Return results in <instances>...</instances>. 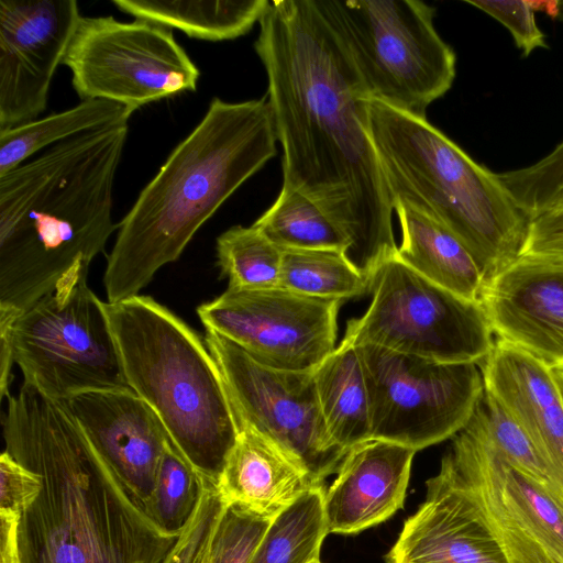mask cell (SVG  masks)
Instances as JSON below:
<instances>
[{"label": "cell", "mask_w": 563, "mask_h": 563, "mask_svg": "<svg viewBox=\"0 0 563 563\" xmlns=\"http://www.w3.org/2000/svg\"><path fill=\"white\" fill-rule=\"evenodd\" d=\"M254 47L283 150V187L312 200L369 280L397 252L366 86L319 0L269 1Z\"/></svg>", "instance_id": "1"}, {"label": "cell", "mask_w": 563, "mask_h": 563, "mask_svg": "<svg viewBox=\"0 0 563 563\" xmlns=\"http://www.w3.org/2000/svg\"><path fill=\"white\" fill-rule=\"evenodd\" d=\"M5 451L42 488L19 527L20 563H165L162 530L92 446L64 400L23 382L8 397Z\"/></svg>", "instance_id": "2"}, {"label": "cell", "mask_w": 563, "mask_h": 563, "mask_svg": "<svg viewBox=\"0 0 563 563\" xmlns=\"http://www.w3.org/2000/svg\"><path fill=\"white\" fill-rule=\"evenodd\" d=\"M128 123L49 146L0 175V325L89 267L119 223L112 192Z\"/></svg>", "instance_id": "3"}, {"label": "cell", "mask_w": 563, "mask_h": 563, "mask_svg": "<svg viewBox=\"0 0 563 563\" xmlns=\"http://www.w3.org/2000/svg\"><path fill=\"white\" fill-rule=\"evenodd\" d=\"M277 141L267 97L213 98L119 222L103 275L107 302L140 295L177 261L224 201L276 155Z\"/></svg>", "instance_id": "4"}, {"label": "cell", "mask_w": 563, "mask_h": 563, "mask_svg": "<svg viewBox=\"0 0 563 563\" xmlns=\"http://www.w3.org/2000/svg\"><path fill=\"white\" fill-rule=\"evenodd\" d=\"M368 126L391 199L450 230L485 282L520 256L530 218L496 173L427 119L374 99L368 102Z\"/></svg>", "instance_id": "5"}, {"label": "cell", "mask_w": 563, "mask_h": 563, "mask_svg": "<svg viewBox=\"0 0 563 563\" xmlns=\"http://www.w3.org/2000/svg\"><path fill=\"white\" fill-rule=\"evenodd\" d=\"M106 310L129 387L154 410L184 459L217 485L240 421L207 344L152 297L106 301Z\"/></svg>", "instance_id": "6"}, {"label": "cell", "mask_w": 563, "mask_h": 563, "mask_svg": "<svg viewBox=\"0 0 563 563\" xmlns=\"http://www.w3.org/2000/svg\"><path fill=\"white\" fill-rule=\"evenodd\" d=\"M346 45L371 99L426 118L455 78L456 56L420 0H319Z\"/></svg>", "instance_id": "7"}, {"label": "cell", "mask_w": 563, "mask_h": 563, "mask_svg": "<svg viewBox=\"0 0 563 563\" xmlns=\"http://www.w3.org/2000/svg\"><path fill=\"white\" fill-rule=\"evenodd\" d=\"M87 277L66 283L0 327L1 349L11 353L23 382L54 399L129 387L106 302Z\"/></svg>", "instance_id": "8"}, {"label": "cell", "mask_w": 563, "mask_h": 563, "mask_svg": "<svg viewBox=\"0 0 563 563\" xmlns=\"http://www.w3.org/2000/svg\"><path fill=\"white\" fill-rule=\"evenodd\" d=\"M371 303L346 324L343 341L442 363H481L495 340L479 301L428 280L396 256L371 278Z\"/></svg>", "instance_id": "9"}, {"label": "cell", "mask_w": 563, "mask_h": 563, "mask_svg": "<svg viewBox=\"0 0 563 563\" xmlns=\"http://www.w3.org/2000/svg\"><path fill=\"white\" fill-rule=\"evenodd\" d=\"M368 391L371 437L416 451L453 438L484 395L478 363H442L373 344L354 346Z\"/></svg>", "instance_id": "10"}, {"label": "cell", "mask_w": 563, "mask_h": 563, "mask_svg": "<svg viewBox=\"0 0 563 563\" xmlns=\"http://www.w3.org/2000/svg\"><path fill=\"white\" fill-rule=\"evenodd\" d=\"M63 64L81 98L104 99L133 112L154 101L195 91L199 69L173 30L135 19L81 16Z\"/></svg>", "instance_id": "11"}, {"label": "cell", "mask_w": 563, "mask_h": 563, "mask_svg": "<svg viewBox=\"0 0 563 563\" xmlns=\"http://www.w3.org/2000/svg\"><path fill=\"white\" fill-rule=\"evenodd\" d=\"M240 423L273 441L316 485L338 472L346 452L331 439L311 372L266 366L229 339L206 329Z\"/></svg>", "instance_id": "12"}, {"label": "cell", "mask_w": 563, "mask_h": 563, "mask_svg": "<svg viewBox=\"0 0 563 563\" xmlns=\"http://www.w3.org/2000/svg\"><path fill=\"white\" fill-rule=\"evenodd\" d=\"M340 300L282 287L228 288L197 314L211 330L260 363L282 371H314L335 349Z\"/></svg>", "instance_id": "13"}, {"label": "cell", "mask_w": 563, "mask_h": 563, "mask_svg": "<svg viewBox=\"0 0 563 563\" xmlns=\"http://www.w3.org/2000/svg\"><path fill=\"white\" fill-rule=\"evenodd\" d=\"M445 455L478 498L512 563H563V498L507 460L474 413Z\"/></svg>", "instance_id": "14"}, {"label": "cell", "mask_w": 563, "mask_h": 563, "mask_svg": "<svg viewBox=\"0 0 563 563\" xmlns=\"http://www.w3.org/2000/svg\"><path fill=\"white\" fill-rule=\"evenodd\" d=\"M80 19L75 0H0V131L32 122L46 109Z\"/></svg>", "instance_id": "15"}, {"label": "cell", "mask_w": 563, "mask_h": 563, "mask_svg": "<svg viewBox=\"0 0 563 563\" xmlns=\"http://www.w3.org/2000/svg\"><path fill=\"white\" fill-rule=\"evenodd\" d=\"M426 486L423 503L405 520L386 563H512L478 498L446 455Z\"/></svg>", "instance_id": "16"}, {"label": "cell", "mask_w": 563, "mask_h": 563, "mask_svg": "<svg viewBox=\"0 0 563 563\" xmlns=\"http://www.w3.org/2000/svg\"><path fill=\"white\" fill-rule=\"evenodd\" d=\"M64 401L92 446L146 511L172 442L157 415L129 387L84 391Z\"/></svg>", "instance_id": "17"}, {"label": "cell", "mask_w": 563, "mask_h": 563, "mask_svg": "<svg viewBox=\"0 0 563 563\" xmlns=\"http://www.w3.org/2000/svg\"><path fill=\"white\" fill-rule=\"evenodd\" d=\"M494 334L563 368V264L519 256L485 282L479 296Z\"/></svg>", "instance_id": "18"}, {"label": "cell", "mask_w": 563, "mask_h": 563, "mask_svg": "<svg viewBox=\"0 0 563 563\" xmlns=\"http://www.w3.org/2000/svg\"><path fill=\"white\" fill-rule=\"evenodd\" d=\"M479 366L485 391L529 437L563 498V397L554 371L500 339Z\"/></svg>", "instance_id": "19"}, {"label": "cell", "mask_w": 563, "mask_h": 563, "mask_svg": "<svg viewBox=\"0 0 563 563\" xmlns=\"http://www.w3.org/2000/svg\"><path fill=\"white\" fill-rule=\"evenodd\" d=\"M416 450L383 440L350 449L324 493L327 532L352 534L389 519L404 507Z\"/></svg>", "instance_id": "20"}, {"label": "cell", "mask_w": 563, "mask_h": 563, "mask_svg": "<svg viewBox=\"0 0 563 563\" xmlns=\"http://www.w3.org/2000/svg\"><path fill=\"white\" fill-rule=\"evenodd\" d=\"M317 486L273 441L240 423L217 488L227 505L274 519Z\"/></svg>", "instance_id": "21"}, {"label": "cell", "mask_w": 563, "mask_h": 563, "mask_svg": "<svg viewBox=\"0 0 563 563\" xmlns=\"http://www.w3.org/2000/svg\"><path fill=\"white\" fill-rule=\"evenodd\" d=\"M401 228L396 257L428 280L479 301L485 279L462 242L444 225L400 200H393Z\"/></svg>", "instance_id": "22"}, {"label": "cell", "mask_w": 563, "mask_h": 563, "mask_svg": "<svg viewBox=\"0 0 563 563\" xmlns=\"http://www.w3.org/2000/svg\"><path fill=\"white\" fill-rule=\"evenodd\" d=\"M313 378L333 442L347 452L372 440L368 391L356 349L342 340L313 371Z\"/></svg>", "instance_id": "23"}, {"label": "cell", "mask_w": 563, "mask_h": 563, "mask_svg": "<svg viewBox=\"0 0 563 563\" xmlns=\"http://www.w3.org/2000/svg\"><path fill=\"white\" fill-rule=\"evenodd\" d=\"M267 0L246 1H145L113 0L122 12L135 19L177 29L189 37L206 41L233 40L260 22Z\"/></svg>", "instance_id": "24"}, {"label": "cell", "mask_w": 563, "mask_h": 563, "mask_svg": "<svg viewBox=\"0 0 563 563\" xmlns=\"http://www.w3.org/2000/svg\"><path fill=\"white\" fill-rule=\"evenodd\" d=\"M132 113L118 102L87 99L65 111L0 131V175L47 146L103 126L128 123Z\"/></svg>", "instance_id": "25"}, {"label": "cell", "mask_w": 563, "mask_h": 563, "mask_svg": "<svg viewBox=\"0 0 563 563\" xmlns=\"http://www.w3.org/2000/svg\"><path fill=\"white\" fill-rule=\"evenodd\" d=\"M323 485L306 490L271 522L250 563H319L327 528Z\"/></svg>", "instance_id": "26"}, {"label": "cell", "mask_w": 563, "mask_h": 563, "mask_svg": "<svg viewBox=\"0 0 563 563\" xmlns=\"http://www.w3.org/2000/svg\"><path fill=\"white\" fill-rule=\"evenodd\" d=\"M278 287L302 295L345 300L369 292L371 280L343 250H283Z\"/></svg>", "instance_id": "27"}, {"label": "cell", "mask_w": 563, "mask_h": 563, "mask_svg": "<svg viewBox=\"0 0 563 563\" xmlns=\"http://www.w3.org/2000/svg\"><path fill=\"white\" fill-rule=\"evenodd\" d=\"M280 250H347L343 234L312 200L282 188L274 203L253 223Z\"/></svg>", "instance_id": "28"}, {"label": "cell", "mask_w": 563, "mask_h": 563, "mask_svg": "<svg viewBox=\"0 0 563 563\" xmlns=\"http://www.w3.org/2000/svg\"><path fill=\"white\" fill-rule=\"evenodd\" d=\"M217 264L228 288L263 289L278 284L283 250L257 228L234 225L217 239Z\"/></svg>", "instance_id": "29"}, {"label": "cell", "mask_w": 563, "mask_h": 563, "mask_svg": "<svg viewBox=\"0 0 563 563\" xmlns=\"http://www.w3.org/2000/svg\"><path fill=\"white\" fill-rule=\"evenodd\" d=\"M201 489L202 476L170 442L163 454L146 512L162 530L180 536L198 507Z\"/></svg>", "instance_id": "30"}, {"label": "cell", "mask_w": 563, "mask_h": 563, "mask_svg": "<svg viewBox=\"0 0 563 563\" xmlns=\"http://www.w3.org/2000/svg\"><path fill=\"white\" fill-rule=\"evenodd\" d=\"M474 415L490 443L507 460L561 496L553 484L547 464L529 437L504 407L485 390Z\"/></svg>", "instance_id": "31"}, {"label": "cell", "mask_w": 563, "mask_h": 563, "mask_svg": "<svg viewBox=\"0 0 563 563\" xmlns=\"http://www.w3.org/2000/svg\"><path fill=\"white\" fill-rule=\"evenodd\" d=\"M497 175L530 219L548 211L563 194V141L534 164Z\"/></svg>", "instance_id": "32"}, {"label": "cell", "mask_w": 563, "mask_h": 563, "mask_svg": "<svg viewBox=\"0 0 563 563\" xmlns=\"http://www.w3.org/2000/svg\"><path fill=\"white\" fill-rule=\"evenodd\" d=\"M272 520L225 504L200 563H250Z\"/></svg>", "instance_id": "33"}, {"label": "cell", "mask_w": 563, "mask_h": 563, "mask_svg": "<svg viewBox=\"0 0 563 563\" xmlns=\"http://www.w3.org/2000/svg\"><path fill=\"white\" fill-rule=\"evenodd\" d=\"M225 507L217 485L202 477L198 507L180 533L165 563H200L214 527Z\"/></svg>", "instance_id": "34"}, {"label": "cell", "mask_w": 563, "mask_h": 563, "mask_svg": "<svg viewBox=\"0 0 563 563\" xmlns=\"http://www.w3.org/2000/svg\"><path fill=\"white\" fill-rule=\"evenodd\" d=\"M465 2L501 23L510 32L517 47L525 56L537 48L548 47L545 35L537 24L532 1L465 0Z\"/></svg>", "instance_id": "35"}, {"label": "cell", "mask_w": 563, "mask_h": 563, "mask_svg": "<svg viewBox=\"0 0 563 563\" xmlns=\"http://www.w3.org/2000/svg\"><path fill=\"white\" fill-rule=\"evenodd\" d=\"M41 488V476L4 450L0 456V515L22 517Z\"/></svg>", "instance_id": "36"}, {"label": "cell", "mask_w": 563, "mask_h": 563, "mask_svg": "<svg viewBox=\"0 0 563 563\" xmlns=\"http://www.w3.org/2000/svg\"><path fill=\"white\" fill-rule=\"evenodd\" d=\"M520 256L563 264V208L551 209L530 219Z\"/></svg>", "instance_id": "37"}, {"label": "cell", "mask_w": 563, "mask_h": 563, "mask_svg": "<svg viewBox=\"0 0 563 563\" xmlns=\"http://www.w3.org/2000/svg\"><path fill=\"white\" fill-rule=\"evenodd\" d=\"M0 563H20L19 527L21 517L0 515Z\"/></svg>", "instance_id": "38"}, {"label": "cell", "mask_w": 563, "mask_h": 563, "mask_svg": "<svg viewBox=\"0 0 563 563\" xmlns=\"http://www.w3.org/2000/svg\"><path fill=\"white\" fill-rule=\"evenodd\" d=\"M545 11L553 18L563 21V0L542 2Z\"/></svg>", "instance_id": "39"}, {"label": "cell", "mask_w": 563, "mask_h": 563, "mask_svg": "<svg viewBox=\"0 0 563 563\" xmlns=\"http://www.w3.org/2000/svg\"><path fill=\"white\" fill-rule=\"evenodd\" d=\"M553 371H554L555 379L558 382L559 388H560L562 397H563V373L555 371V369H553Z\"/></svg>", "instance_id": "40"}, {"label": "cell", "mask_w": 563, "mask_h": 563, "mask_svg": "<svg viewBox=\"0 0 563 563\" xmlns=\"http://www.w3.org/2000/svg\"><path fill=\"white\" fill-rule=\"evenodd\" d=\"M563 208V194L560 196V198L556 200V202L553 205L551 209H561ZM549 209V210H551Z\"/></svg>", "instance_id": "41"}, {"label": "cell", "mask_w": 563, "mask_h": 563, "mask_svg": "<svg viewBox=\"0 0 563 563\" xmlns=\"http://www.w3.org/2000/svg\"><path fill=\"white\" fill-rule=\"evenodd\" d=\"M555 371H559V372L563 373V368L562 369H555Z\"/></svg>", "instance_id": "42"}, {"label": "cell", "mask_w": 563, "mask_h": 563, "mask_svg": "<svg viewBox=\"0 0 563 563\" xmlns=\"http://www.w3.org/2000/svg\"><path fill=\"white\" fill-rule=\"evenodd\" d=\"M319 563H321V562H319Z\"/></svg>", "instance_id": "43"}]
</instances>
